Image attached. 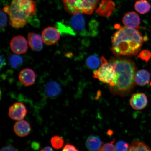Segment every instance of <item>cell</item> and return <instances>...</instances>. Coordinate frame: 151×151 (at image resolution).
Wrapping results in <instances>:
<instances>
[{
  "label": "cell",
  "instance_id": "f546056e",
  "mask_svg": "<svg viewBox=\"0 0 151 151\" xmlns=\"http://www.w3.org/2000/svg\"><path fill=\"white\" fill-rule=\"evenodd\" d=\"M6 65L5 60L3 56H1V68L4 67Z\"/></svg>",
  "mask_w": 151,
  "mask_h": 151
},
{
  "label": "cell",
  "instance_id": "4316f807",
  "mask_svg": "<svg viewBox=\"0 0 151 151\" xmlns=\"http://www.w3.org/2000/svg\"><path fill=\"white\" fill-rule=\"evenodd\" d=\"M98 151H116V147L113 142L107 143L101 146Z\"/></svg>",
  "mask_w": 151,
  "mask_h": 151
},
{
  "label": "cell",
  "instance_id": "52a82bcc",
  "mask_svg": "<svg viewBox=\"0 0 151 151\" xmlns=\"http://www.w3.org/2000/svg\"><path fill=\"white\" fill-rule=\"evenodd\" d=\"M27 109L23 103L16 102L11 105L9 109V117L14 120H23L27 115Z\"/></svg>",
  "mask_w": 151,
  "mask_h": 151
},
{
  "label": "cell",
  "instance_id": "e0dca14e",
  "mask_svg": "<svg viewBox=\"0 0 151 151\" xmlns=\"http://www.w3.org/2000/svg\"><path fill=\"white\" fill-rule=\"evenodd\" d=\"M45 91L48 97L52 98L55 97L61 93V87L57 82L51 81L46 84Z\"/></svg>",
  "mask_w": 151,
  "mask_h": 151
},
{
  "label": "cell",
  "instance_id": "8fae6325",
  "mask_svg": "<svg viewBox=\"0 0 151 151\" xmlns=\"http://www.w3.org/2000/svg\"><path fill=\"white\" fill-rule=\"evenodd\" d=\"M148 103L146 94L142 93L133 94L130 99V104L132 108L135 110H141L145 108Z\"/></svg>",
  "mask_w": 151,
  "mask_h": 151
},
{
  "label": "cell",
  "instance_id": "9a60e30c",
  "mask_svg": "<svg viewBox=\"0 0 151 151\" xmlns=\"http://www.w3.org/2000/svg\"><path fill=\"white\" fill-rule=\"evenodd\" d=\"M28 44L31 48L35 51L39 52L43 48L42 37L38 34L30 33L28 36Z\"/></svg>",
  "mask_w": 151,
  "mask_h": 151
},
{
  "label": "cell",
  "instance_id": "5b68a950",
  "mask_svg": "<svg viewBox=\"0 0 151 151\" xmlns=\"http://www.w3.org/2000/svg\"><path fill=\"white\" fill-rule=\"evenodd\" d=\"M101 64L97 70L94 71L93 77L104 83L108 84L111 87L116 77L114 66L111 62L109 63L107 61Z\"/></svg>",
  "mask_w": 151,
  "mask_h": 151
},
{
  "label": "cell",
  "instance_id": "8992f818",
  "mask_svg": "<svg viewBox=\"0 0 151 151\" xmlns=\"http://www.w3.org/2000/svg\"><path fill=\"white\" fill-rule=\"evenodd\" d=\"M70 24L73 29L82 36H89L88 30L86 29L87 22L82 14L73 15L71 18Z\"/></svg>",
  "mask_w": 151,
  "mask_h": 151
},
{
  "label": "cell",
  "instance_id": "ac0fdd59",
  "mask_svg": "<svg viewBox=\"0 0 151 151\" xmlns=\"http://www.w3.org/2000/svg\"><path fill=\"white\" fill-rule=\"evenodd\" d=\"M86 145L89 151H98L101 148L102 142L99 137L92 135L87 139Z\"/></svg>",
  "mask_w": 151,
  "mask_h": 151
},
{
  "label": "cell",
  "instance_id": "1f68e13d",
  "mask_svg": "<svg viewBox=\"0 0 151 151\" xmlns=\"http://www.w3.org/2000/svg\"><path fill=\"white\" fill-rule=\"evenodd\" d=\"M40 151H54V150H53V149L52 147L49 146H47L44 147V148H43L42 150H41Z\"/></svg>",
  "mask_w": 151,
  "mask_h": 151
},
{
  "label": "cell",
  "instance_id": "cb8c5ba5",
  "mask_svg": "<svg viewBox=\"0 0 151 151\" xmlns=\"http://www.w3.org/2000/svg\"><path fill=\"white\" fill-rule=\"evenodd\" d=\"M116 148V151H129V147L128 143L120 141L117 143Z\"/></svg>",
  "mask_w": 151,
  "mask_h": 151
},
{
  "label": "cell",
  "instance_id": "3957f363",
  "mask_svg": "<svg viewBox=\"0 0 151 151\" xmlns=\"http://www.w3.org/2000/svg\"><path fill=\"white\" fill-rule=\"evenodd\" d=\"M36 6L32 0H11L3 10L9 15L10 25L18 29L24 27L35 16Z\"/></svg>",
  "mask_w": 151,
  "mask_h": 151
},
{
  "label": "cell",
  "instance_id": "6da1fadb",
  "mask_svg": "<svg viewBox=\"0 0 151 151\" xmlns=\"http://www.w3.org/2000/svg\"><path fill=\"white\" fill-rule=\"evenodd\" d=\"M112 39V51L116 56L137 55L147 37H143L138 30L120 27Z\"/></svg>",
  "mask_w": 151,
  "mask_h": 151
},
{
  "label": "cell",
  "instance_id": "277c9868",
  "mask_svg": "<svg viewBox=\"0 0 151 151\" xmlns=\"http://www.w3.org/2000/svg\"><path fill=\"white\" fill-rule=\"evenodd\" d=\"M65 10L69 14L91 15L99 0H62Z\"/></svg>",
  "mask_w": 151,
  "mask_h": 151
},
{
  "label": "cell",
  "instance_id": "7c38bea8",
  "mask_svg": "<svg viewBox=\"0 0 151 151\" xmlns=\"http://www.w3.org/2000/svg\"><path fill=\"white\" fill-rule=\"evenodd\" d=\"M122 22L125 27L137 29L139 27L140 24V18L136 13L129 12L124 15Z\"/></svg>",
  "mask_w": 151,
  "mask_h": 151
},
{
  "label": "cell",
  "instance_id": "9c48e42d",
  "mask_svg": "<svg viewBox=\"0 0 151 151\" xmlns=\"http://www.w3.org/2000/svg\"><path fill=\"white\" fill-rule=\"evenodd\" d=\"M11 50L14 53L20 55L27 51L28 43L25 38L21 35H17L13 37L10 42Z\"/></svg>",
  "mask_w": 151,
  "mask_h": 151
},
{
  "label": "cell",
  "instance_id": "f1b7e54d",
  "mask_svg": "<svg viewBox=\"0 0 151 151\" xmlns=\"http://www.w3.org/2000/svg\"><path fill=\"white\" fill-rule=\"evenodd\" d=\"M1 151H18L17 149L12 146H7L3 147L1 149Z\"/></svg>",
  "mask_w": 151,
  "mask_h": 151
},
{
  "label": "cell",
  "instance_id": "d6986e66",
  "mask_svg": "<svg viewBox=\"0 0 151 151\" xmlns=\"http://www.w3.org/2000/svg\"><path fill=\"white\" fill-rule=\"evenodd\" d=\"M134 7L135 10L139 14H144L150 11L151 5L147 0H138L136 2Z\"/></svg>",
  "mask_w": 151,
  "mask_h": 151
},
{
  "label": "cell",
  "instance_id": "484cf974",
  "mask_svg": "<svg viewBox=\"0 0 151 151\" xmlns=\"http://www.w3.org/2000/svg\"><path fill=\"white\" fill-rule=\"evenodd\" d=\"M7 22V18L6 14L4 11L1 10V29L3 31L5 29Z\"/></svg>",
  "mask_w": 151,
  "mask_h": 151
},
{
  "label": "cell",
  "instance_id": "4fadbf2b",
  "mask_svg": "<svg viewBox=\"0 0 151 151\" xmlns=\"http://www.w3.org/2000/svg\"><path fill=\"white\" fill-rule=\"evenodd\" d=\"M14 130L18 136L24 137L27 136L31 133V128L29 123L23 119L16 122L14 126Z\"/></svg>",
  "mask_w": 151,
  "mask_h": 151
},
{
  "label": "cell",
  "instance_id": "d4e9b609",
  "mask_svg": "<svg viewBox=\"0 0 151 151\" xmlns=\"http://www.w3.org/2000/svg\"><path fill=\"white\" fill-rule=\"evenodd\" d=\"M58 30L60 31H62L63 32L65 33L73 35H75V33L73 31V30L71 29V28L62 24L61 23H58Z\"/></svg>",
  "mask_w": 151,
  "mask_h": 151
},
{
  "label": "cell",
  "instance_id": "2e32d148",
  "mask_svg": "<svg viewBox=\"0 0 151 151\" xmlns=\"http://www.w3.org/2000/svg\"><path fill=\"white\" fill-rule=\"evenodd\" d=\"M150 73L146 70H141L138 71L135 73V82L139 86H146L150 83Z\"/></svg>",
  "mask_w": 151,
  "mask_h": 151
},
{
  "label": "cell",
  "instance_id": "ba28073f",
  "mask_svg": "<svg viewBox=\"0 0 151 151\" xmlns=\"http://www.w3.org/2000/svg\"><path fill=\"white\" fill-rule=\"evenodd\" d=\"M43 42L47 45L55 44L60 38L59 31L55 27L49 26L45 28L42 32Z\"/></svg>",
  "mask_w": 151,
  "mask_h": 151
},
{
  "label": "cell",
  "instance_id": "7402d4cb",
  "mask_svg": "<svg viewBox=\"0 0 151 151\" xmlns=\"http://www.w3.org/2000/svg\"><path fill=\"white\" fill-rule=\"evenodd\" d=\"M23 59L21 57L14 55L11 56L9 58V63L11 67L14 68H17L22 65Z\"/></svg>",
  "mask_w": 151,
  "mask_h": 151
},
{
  "label": "cell",
  "instance_id": "5bb4252c",
  "mask_svg": "<svg viewBox=\"0 0 151 151\" xmlns=\"http://www.w3.org/2000/svg\"><path fill=\"white\" fill-rule=\"evenodd\" d=\"M36 75L34 71L31 69H24L20 72L19 78L20 82L26 86H32L35 83Z\"/></svg>",
  "mask_w": 151,
  "mask_h": 151
},
{
  "label": "cell",
  "instance_id": "4dcf8cb0",
  "mask_svg": "<svg viewBox=\"0 0 151 151\" xmlns=\"http://www.w3.org/2000/svg\"><path fill=\"white\" fill-rule=\"evenodd\" d=\"M137 151H151V150L148 146H146L139 149Z\"/></svg>",
  "mask_w": 151,
  "mask_h": 151
},
{
  "label": "cell",
  "instance_id": "30bf717a",
  "mask_svg": "<svg viewBox=\"0 0 151 151\" xmlns=\"http://www.w3.org/2000/svg\"><path fill=\"white\" fill-rule=\"evenodd\" d=\"M116 9V5L111 0H101L99 6L96 11L99 16L108 18Z\"/></svg>",
  "mask_w": 151,
  "mask_h": 151
},
{
  "label": "cell",
  "instance_id": "7a4b0ae2",
  "mask_svg": "<svg viewBox=\"0 0 151 151\" xmlns=\"http://www.w3.org/2000/svg\"><path fill=\"white\" fill-rule=\"evenodd\" d=\"M110 62L114 65L116 77L110 88L113 92L119 94H126L134 86L136 67L133 61L127 58H118Z\"/></svg>",
  "mask_w": 151,
  "mask_h": 151
},
{
  "label": "cell",
  "instance_id": "44dd1931",
  "mask_svg": "<svg viewBox=\"0 0 151 151\" xmlns=\"http://www.w3.org/2000/svg\"><path fill=\"white\" fill-rule=\"evenodd\" d=\"M63 139L59 136L53 137L50 140V143L53 148L59 150L63 147L64 145Z\"/></svg>",
  "mask_w": 151,
  "mask_h": 151
},
{
  "label": "cell",
  "instance_id": "603a6c76",
  "mask_svg": "<svg viewBox=\"0 0 151 151\" xmlns=\"http://www.w3.org/2000/svg\"><path fill=\"white\" fill-rule=\"evenodd\" d=\"M137 57L146 62H148L151 58V52L150 50H145L140 52Z\"/></svg>",
  "mask_w": 151,
  "mask_h": 151
},
{
  "label": "cell",
  "instance_id": "ffe728a7",
  "mask_svg": "<svg viewBox=\"0 0 151 151\" xmlns=\"http://www.w3.org/2000/svg\"><path fill=\"white\" fill-rule=\"evenodd\" d=\"M86 63L87 67L89 69H95L99 68L101 63V60L96 55H92L87 58Z\"/></svg>",
  "mask_w": 151,
  "mask_h": 151
},
{
  "label": "cell",
  "instance_id": "83f0119b",
  "mask_svg": "<svg viewBox=\"0 0 151 151\" xmlns=\"http://www.w3.org/2000/svg\"><path fill=\"white\" fill-rule=\"evenodd\" d=\"M62 151H79L73 145L67 143L63 147Z\"/></svg>",
  "mask_w": 151,
  "mask_h": 151
}]
</instances>
